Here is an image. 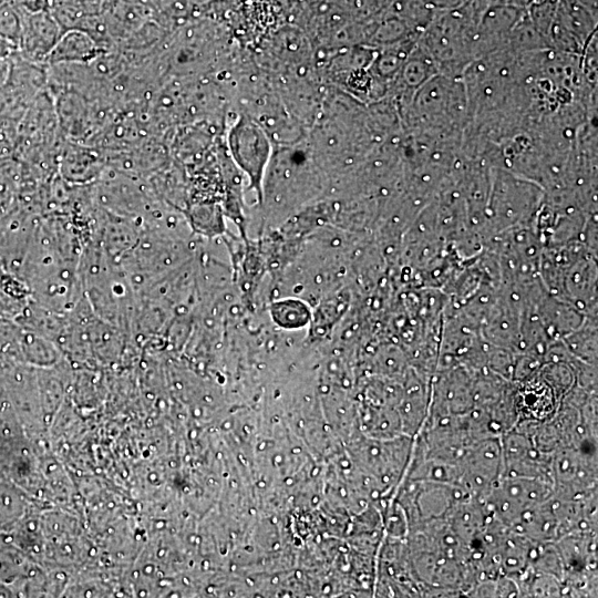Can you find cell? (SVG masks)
I'll return each instance as SVG.
<instances>
[{"label":"cell","instance_id":"6","mask_svg":"<svg viewBox=\"0 0 598 598\" xmlns=\"http://www.w3.org/2000/svg\"><path fill=\"white\" fill-rule=\"evenodd\" d=\"M103 51L86 32L68 29L51 50L47 65L55 63H90Z\"/></svg>","mask_w":598,"mask_h":598},{"label":"cell","instance_id":"9","mask_svg":"<svg viewBox=\"0 0 598 598\" xmlns=\"http://www.w3.org/2000/svg\"><path fill=\"white\" fill-rule=\"evenodd\" d=\"M11 59L0 60V87L7 82L9 78L11 70Z\"/></svg>","mask_w":598,"mask_h":598},{"label":"cell","instance_id":"4","mask_svg":"<svg viewBox=\"0 0 598 598\" xmlns=\"http://www.w3.org/2000/svg\"><path fill=\"white\" fill-rule=\"evenodd\" d=\"M18 12L21 18L18 54L31 63L45 66L51 50L65 30L48 9Z\"/></svg>","mask_w":598,"mask_h":598},{"label":"cell","instance_id":"1","mask_svg":"<svg viewBox=\"0 0 598 598\" xmlns=\"http://www.w3.org/2000/svg\"><path fill=\"white\" fill-rule=\"evenodd\" d=\"M226 140L233 161L248 176L250 187L261 200L265 172L274 150L271 140L260 125L241 113L228 128Z\"/></svg>","mask_w":598,"mask_h":598},{"label":"cell","instance_id":"2","mask_svg":"<svg viewBox=\"0 0 598 598\" xmlns=\"http://www.w3.org/2000/svg\"><path fill=\"white\" fill-rule=\"evenodd\" d=\"M554 493L551 481L538 477L502 476L483 501L491 515L511 527L528 509Z\"/></svg>","mask_w":598,"mask_h":598},{"label":"cell","instance_id":"8","mask_svg":"<svg viewBox=\"0 0 598 598\" xmlns=\"http://www.w3.org/2000/svg\"><path fill=\"white\" fill-rule=\"evenodd\" d=\"M18 53V44L0 35V60L11 59Z\"/></svg>","mask_w":598,"mask_h":598},{"label":"cell","instance_id":"7","mask_svg":"<svg viewBox=\"0 0 598 598\" xmlns=\"http://www.w3.org/2000/svg\"><path fill=\"white\" fill-rule=\"evenodd\" d=\"M21 34V18L11 4L0 7V35L18 44Z\"/></svg>","mask_w":598,"mask_h":598},{"label":"cell","instance_id":"5","mask_svg":"<svg viewBox=\"0 0 598 598\" xmlns=\"http://www.w3.org/2000/svg\"><path fill=\"white\" fill-rule=\"evenodd\" d=\"M106 166V155L100 148L64 140L58 174L71 185L93 184Z\"/></svg>","mask_w":598,"mask_h":598},{"label":"cell","instance_id":"3","mask_svg":"<svg viewBox=\"0 0 598 598\" xmlns=\"http://www.w3.org/2000/svg\"><path fill=\"white\" fill-rule=\"evenodd\" d=\"M460 487L470 496L484 501L503 475L501 436L472 443L458 462Z\"/></svg>","mask_w":598,"mask_h":598}]
</instances>
